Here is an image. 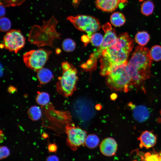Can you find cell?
Segmentation results:
<instances>
[{
  "instance_id": "9c48e42d",
  "label": "cell",
  "mask_w": 161,
  "mask_h": 161,
  "mask_svg": "<svg viewBox=\"0 0 161 161\" xmlns=\"http://www.w3.org/2000/svg\"><path fill=\"white\" fill-rule=\"evenodd\" d=\"M25 43V38L20 30H11L7 32L3 39L2 47L16 54Z\"/></svg>"
},
{
  "instance_id": "6da1fadb",
  "label": "cell",
  "mask_w": 161,
  "mask_h": 161,
  "mask_svg": "<svg viewBox=\"0 0 161 161\" xmlns=\"http://www.w3.org/2000/svg\"><path fill=\"white\" fill-rule=\"evenodd\" d=\"M152 63L148 48L141 46L135 47L127 66L132 87L141 89L145 93L144 84L151 77Z\"/></svg>"
},
{
  "instance_id": "f1b7e54d",
  "label": "cell",
  "mask_w": 161,
  "mask_h": 161,
  "mask_svg": "<svg viewBox=\"0 0 161 161\" xmlns=\"http://www.w3.org/2000/svg\"><path fill=\"white\" fill-rule=\"evenodd\" d=\"M48 149L50 152H55L57 149V146L55 143H50L48 146Z\"/></svg>"
},
{
  "instance_id": "f35d334b",
  "label": "cell",
  "mask_w": 161,
  "mask_h": 161,
  "mask_svg": "<svg viewBox=\"0 0 161 161\" xmlns=\"http://www.w3.org/2000/svg\"><path fill=\"white\" fill-rule=\"evenodd\" d=\"M128 2L127 0H121V3H125Z\"/></svg>"
},
{
  "instance_id": "836d02e7",
  "label": "cell",
  "mask_w": 161,
  "mask_h": 161,
  "mask_svg": "<svg viewBox=\"0 0 161 161\" xmlns=\"http://www.w3.org/2000/svg\"><path fill=\"white\" fill-rule=\"evenodd\" d=\"M117 95L115 93H113L110 96V98L112 100H115L117 97Z\"/></svg>"
},
{
  "instance_id": "d4e9b609",
  "label": "cell",
  "mask_w": 161,
  "mask_h": 161,
  "mask_svg": "<svg viewBox=\"0 0 161 161\" xmlns=\"http://www.w3.org/2000/svg\"><path fill=\"white\" fill-rule=\"evenodd\" d=\"M26 0H0V4L4 7H16L21 5Z\"/></svg>"
},
{
  "instance_id": "4fadbf2b",
  "label": "cell",
  "mask_w": 161,
  "mask_h": 161,
  "mask_svg": "<svg viewBox=\"0 0 161 161\" xmlns=\"http://www.w3.org/2000/svg\"><path fill=\"white\" fill-rule=\"evenodd\" d=\"M140 142V147H144L147 149L154 146L156 144L157 138L156 136L152 132L147 131L143 132L137 138Z\"/></svg>"
},
{
  "instance_id": "8992f818",
  "label": "cell",
  "mask_w": 161,
  "mask_h": 161,
  "mask_svg": "<svg viewBox=\"0 0 161 161\" xmlns=\"http://www.w3.org/2000/svg\"><path fill=\"white\" fill-rule=\"evenodd\" d=\"M52 53V51L44 48L33 49L25 53L23 59L27 67L37 72L43 68Z\"/></svg>"
},
{
  "instance_id": "2e32d148",
  "label": "cell",
  "mask_w": 161,
  "mask_h": 161,
  "mask_svg": "<svg viewBox=\"0 0 161 161\" xmlns=\"http://www.w3.org/2000/svg\"><path fill=\"white\" fill-rule=\"evenodd\" d=\"M110 21L113 26L119 27L125 23L126 18L123 13L119 12H116L113 13L111 16Z\"/></svg>"
},
{
  "instance_id": "d590c367",
  "label": "cell",
  "mask_w": 161,
  "mask_h": 161,
  "mask_svg": "<svg viewBox=\"0 0 161 161\" xmlns=\"http://www.w3.org/2000/svg\"><path fill=\"white\" fill-rule=\"evenodd\" d=\"M48 137V135L46 133H43L42 135V137L43 139H46Z\"/></svg>"
},
{
  "instance_id": "603a6c76",
  "label": "cell",
  "mask_w": 161,
  "mask_h": 161,
  "mask_svg": "<svg viewBox=\"0 0 161 161\" xmlns=\"http://www.w3.org/2000/svg\"><path fill=\"white\" fill-rule=\"evenodd\" d=\"M75 43L70 38L64 39L62 43V48L66 52H71L73 51L76 47Z\"/></svg>"
},
{
  "instance_id": "44dd1931",
  "label": "cell",
  "mask_w": 161,
  "mask_h": 161,
  "mask_svg": "<svg viewBox=\"0 0 161 161\" xmlns=\"http://www.w3.org/2000/svg\"><path fill=\"white\" fill-rule=\"evenodd\" d=\"M141 6V12L143 15L148 16L152 13L154 5L151 1L147 0L144 1Z\"/></svg>"
},
{
  "instance_id": "484cf974",
  "label": "cell",
  "mask_w": 161,
  "mask_h": 161,
  "mask_svg": "<svg viewBox=\"0 0 161 161\" xmlns=\"http://www.w3.org/2000/svg\"><path fill=\"white\" fill-rule=\"evenodd\" d=\"M11 26V22L9 18L4 16L0 18V29L1 31L8 32L10 30Z\"/></svg>"
},
{
  "instance_id": "83f0119b",
  "label": "cell",
  "mask_w": 161,
  "mask_h": 161,
  "mask_svg": "<svg viewBox=\"0 0 161 161\" xmlns=\"http://www.w3.org/2000/svg\"><path fill=\"white\" fill-rule=\"evenodd\" d=\"M159 154L158 153H155L151 154L148 157L145 158V161H159Z\"/></svg>"
},
{
  "instance_id": "8fae6325",
  "label": "cell",
  "mask_w": 161,
  "mask_h": 161,
  "mask_svg": "<svg viewBox=\"0 0 161 161\" xmlns=\"http://www.w3.org/2000/svg\"><path fill=\"white\" fill-rule=\"evenodd\" d=\"M99 148L101 153L104 156H113L116 154L117 149V144L114 139L108 137L101 141Z\"/></svg>"
},
{
  "instance_id": "ab89813d",
  "label": "cell",
  "mask_w": 161,
  "mask_h": 161,
  "mask_svg": "<svg viewBox=\"0 0 161 161\" xmlns=\"http://www.w3.org/2000/svg\"><path fill=\"white\" fill-rule=\"evenodd\" d=\"M159 161H161V153L159 154Z\"/></svg>"
},
{
  "instance_id": "ffe728a7",
  "label": "cell",
  "mask_w": 161,
  "mask_h": 161,
  "mask_svg": "<svg viewBox=\"0 0 161 161\" xmlns=\"http://www.w3.org/2000/svg\"><path fill=\"white\" fill-rule=\"evenodd\" d=\"M36 97V103L42 106L48 104L49 102L50 97L49 94L46 92L38 91Z\"/></svg>"
},
{
  "instance_id": "f546056e",
  "label": "cell",
  "mask_w": 161,
  "mask_h": 161,
  "mask_svg": "<svg viewBox=\"0 0 161 161\" xmlns=\"http://www.w3.org/2000/svg\"><path fill=\"white\" fill-rule=\"evenodd\" d=\"M46 161H59L58 158L56 155H51L48 156Z\"/></svg>"
},
{
  "instance_id": "30bf717a",
  "label": "cell",
  "mask_w": 161,
  "mask_h": 161,
  "mask_svg": "<svg viewBox=\"0 0 161 161\" xmlns=\"http://www.w3.org/2000/svg\"><path fill=\"white\" fill-rule=\"evenodd\" d=\"M105 32L103 40L101 45L90 57L97 60L98 57H100L103 51L115 44L117 41L118 37L117 36L116 31L113 28L111 25L108 22L102 26Z\"/></svg>"
},
{
  "instance_id": "74e56055",
  "label": "cell",
  "mask_w": 161,
  "mask_h": 161,
  "mask_svg": "<svg viewBox=\"0 0 161 161\" xmlns=\"http://www.w3.org/2000/svg\"><path fill=\"white\" fill-rule=\"evenodd\" d=\"M151 155L150 153L148 152L146 153L145 154V158H147L150 156Z\"/></svg>"
},
{
  "instance_id": "d6a6232c",
  "label": "cell",
  "mask_w": 161,
  "mask_h": 161,
  "mask_svg": "<svg viewBox=\"0 0 161 161\" xmlns=\"http://www.w3.org/2000/svg\"><path fill=\"white\" fill-rule=\"evenodd\" d=\"M0 18L4 17L5 14V7L0 4Z\"/></svg>"
},
{
  "instance_id": "7c38bea8",
  "label": "cell",
  "mask_w": 161,
  "mask_h": 161,
  "mask_svg": "<svg viewBox=\"0 0 161 161\" xmlns=\"http://www.w3.org/2000/svg\"><path fill=\"white\" fill-rule=\"evenodd\" d=\"M133 112L134 118L140 122L145 121L148 119L150 115L148 108L144 105L136 106L132 102L128 104Z\"/></svg>"
},
{
  "instance_id": "e575fe53",
  "label": "cell",
  "mask_w": 161,
  "mask_h": 161,
  "mask_svg": "<svg viewBox=\"0 0 161 161\" xmlns=\"http://www.w3.org/2000/svg\"><path fill=\"white\" fill-rule=\"evenodd\" d=\"M2 137V138H0V142H2V141L4 139V135L3 134V132L2 131V133L1 131H0V137Z\"/></svg>"
},
{
  "instance_id": "4dcf8cb0",
  "label": "cell",
  "mask_w": 161,
  "mask_h": 161,
  "mask_svg": "<svg viewBox=\"0 0 161 161\" xmlns=\"http://www.w3.org/2000/svg\"><path fill=\"white\" fill-rule=\"evenodd\" d=\"M82 41L84 42L85 45H86L90 41V38L87 35H83L81 37Z\"/></svg>"
},
{
  "instance_id": "ac0fdd59",
  "label": "cell",
  "mask_w": 161,
  "mask_h": 161,
  "mask_svg": "<svg viewBox=\"0 0 161 161\" xmlns=\"http://www.w3.org/2000/svg\"><path fill=\"white\" fill-rule=\"evenodd\" d=\"M27 114L31 120L34 121H37L40 119L42 116L41 110L38 106H32L28 109Z\"/></svg>"
},
{
  "instance_id": "9a60e30c",
  "label": "cell",
  "mask_w": 161,
  "mask_h": 161,
  "mask_svg": "<svg viewBox=\"0 0 161 161\" xmlns=\"http://www.w3.org/2000/svg\"><path fill=\"white\" fill-rule=\"evenodd\" d=\"M37 72V77L41 85H44L48 83L53 78L52 72L46 68H42Z\"/></svg>"
},
{
  "instance_id": "52a82bcc",
  "label": "cell",
  "mask_w": 161,
  "mask_h": 161,
  "mask_svg": "<svg viewBox=\"0 0 161 161\" xmlns=\"http://www.w3.org/2000/svg\"><path fill=\"white\" fill-rule=\"evenodd\" d=\"M67 20L77 29L86 32L90 39L92 35L99 30L101 27L100 24L98 19L90 16H70L67 18Z\"/></svg>"
},
{
  "instance_id": "cb8c5ba5",
  "label": "cell",
  "mask_w": 161,
  "mask_h": 161,
  "mask_svg": "<svg viewBox=\"0 0 161 161\" xmlns=\"http://www.w3.org/2000/svg\"><path fill=\"white\" fill-rule=\"evenodd\" d=\"M103 37L99 33H94L91 36L90 41L92 44L95 47H100L102 44Z\"/></svg>"
},
{
  "instance_id": "e0dca14e",
  "label": "cell",
  "mask_w": 161,
  "mask_h": 161,
  "mask_svg": "<svg viewBox=\"0 0 161 161\" xmlns=\"http://www.w3.org/2000/svg\"><path fill=\"white\" fill-rule=\"evenodd\" d=\"M150 39V35L145 31L138 32L135 37V42L139 45L143 46L148 42Z\"/></svg>"
},
{
  "instance_id": "5b68a950",
  "label": "cell",
  "mask_w": 161,
  "mask_h": 161,
  "mask_svg": "<svg viewBox=\"0 0 161 161\" xmlns=\"http://www.w3.org/2000/svg\"><path fill=\"white\" fill-rule=\"evenodd\" d=\"M63 72L61 76L58 78L56 84L58 93L64 97L71 96L76 90L78 80L77 71L71 64L66 61L62 63Z\"/></svg>"
},
{
  "instance_id": "1f68e13d",
  "label": "cell",
  "mask_w": 161,
  "mask_h": 161,
  "mask_svg": "<svg viewBox=\"0 0 161 161\" xmlns=\"http://www.w3.org/2000/svg\"><path fill=\"white\" fill-rule=\"evenodd\" d=\"M7 91L10 93H13L16 92L17 89L16 88L13 86H10L7 89Z\"/></svg>"
},
{
  "instance_id": "5bb4252c",
  "label": "cell",
  "mask_w": 161,
  "mask_h": 161,
  "mask_svg": "<svg viewBox=\"0 0 161 161\" xmlns=\"http://www.w3.org/2000/svg\"><path fill=\"white\" fill-rule=\"evenodd\" d=\"M121 0H96L97 7L106 12L114 11L119 6Z\"/></svg>"
},
{
  "instance_id": "d6986e66",
  "label": "cell",
  "mask_w": 161,
  "mask_h": 161,
  "mask_svg": "<svg viewBox=\"0 0 161 161\" xmlns=\"http://www.w3.org/2000/svg\"><path fill=\"white\" fill-rule=\"evenodd\" d=\"M99 141L97 135L92 134L86 136L84 144L88 148L93 149L97 146Z\"/></svg>"
},
{
  "instance_id": "8d00e7d4",
  "label": "cell",
  "mask_w": 161,
  "mask_h": 161,
  "mask_svg": "<svg viewBox=\"0 0 161 161\" xmlns=\"http://www.w3.org/2000/svg\"><path fill=\"white\" fill-rule=\"evenodd\" d=\"M95 107L96 109L97 110L100 109L102 107L101 105L100 104L97 105Z\"/></svg>"
},
{
  "instance_id": "7402d4cb",
  "label": "cell",
  "mask_w": 161,
  "mask_h": 161,
  "mask_svg": "<svg viewBox=\"0 0 161 161\" xmlns=\"http://www.w3.org/2000/svg\"><path fill=\"white\" fill-rule=\"evenodd\" d=\"M152 60L158 61L161 60V46L158 45L153 46L150 50Z\"/></svg>"
},
{
  "instance_id": "7a4b0ae2",
  "label": "cell",
  "mask_w": 161,
  "mask_h": 161,
  "mask_svg": "<svg viewBox=\"0 0 161 161\" xmlns=\"http://www.w3.org/2000/svg\"><path fill=\"white\" fill-rule=\"evenodd\" d=\"M134 45L133 40L127 32L120 34L117 42L103 50L100 58V74L106 75L113 65L128 62V59Z\"/></svg>"
},
{
  "instance_id": "3957f363",
  "label": "cell",
  "mask_w": 161,
  "mask_h": 161,
  "mask_svg": "<svg viewBox=\"0 0 161 161\" xmlns=\"http://www.w3.org/2000/svg\"><path fill=\"white\" fill-rule=\"evenodd\" d=\"M58 21L52 15L47 20H43L41 26L34 24L28 36V40L30 43L38 47L49 46L54 48V41L60 39L61 35L57 32L56 27Z\"/></svg>"
},
{
  "instance_id": "4316f807",
  "label": "cell",
  "mask_w": 161,
  "mask_h": 161,
  "mask_svg": "<svg viewBox=\"0 0 161 161\" xmlns=\"http://www.w3.org/2000/svg\"><path fill=\"white\" fill-rule=\"evenodd\" d=\"M10 154V151L6 146H1L0 148V159L1 160L7 157Z\"/></svg>"
},
{
  "instance_id": "277c9868",
  "label": "cell",
  "mask_w": 161,
  "mask_h": 161,
  "mask_svg": "<svg viewBox=\"0 0 161 161\" xmlns=\"http://www.w3.org/2000/svg\"><path fill=\"white\" fill-rule=\"evenodd\" d=\"M128 62L113 65L108 70L106 82L112 90L127 92L132 88L131 78L127 68Z\"/></svg>"
},
{
  "instance_id": "ba28073f",
  "label": "cell",
  "mask_w": 161,
  "mask_h": 161,
  "mask_svg": "<svg viewBox=\"0 0 161 161\" xmlns=\"http://www.w3.org/2000/svg\"><path fill=\"white\" fill-rule=\"evenodd\" d=\"M67 134L66 143L73 151H76L81 145L84 144L86 137V132L73 124H68L65 126Z\"/></svg>"
},
{
  "instance_id": "60d3db41",
  "label": "cell",
  "mask_w": 161,
  "mask_h": 161,
  "mask_svg": "<svg viewBox=\"0 0 161 161\" xmlns=\"http://www.w3.org/2000/svg\"><path fill=\"white\" fill-rule=\"evenodd\" d=\"M61 51V50L59 49H57L56 50V52L57 54H58V51Z\"/></svg>"
}]
</instances>
